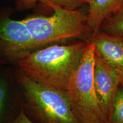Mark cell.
<instances>
[{"mask_svg":"<svg viewBox=\"0 0 123 123\" xmlns=\"http://www.w3.org/2000/svg\"><path fill=\"white\" fill-rule=\"evenodd\" d=\"M86 44H51L21 56L15 66L36 82L66 93Z\"/></svg>","mask_w":123,"mask_h":123,"instance_id":"obj_1","label":"cell"},{"mask_svg":"<svg viewBox=\"0 0 123 123\" xmlns=\"http://www.w3.org/2000/svg\"><path fill=\"white\" fill-rule=\"evenodd\" d=\"M23 99V111L34 123H78L67 94L36 82L14 68Z\"/></svg>","mask_w":123,"mask_h":123,"instance_id":"obj_2","label":"cell"},{"mask_svg":"<svg viewBox=\"0 0 123 123\" xmlns=\"http://www.w3.org/2000/svg\"><path fill=\"white\" fill-rule=\"evenodd\" d=\"M95 49L86 44L79 66L66 91L71 108L78 123H111L100 102L93 83Z\"/></svg>","mask_w":123,"mask_h":123,"instance_id":"obj_3","label":"cell"},{"mask_svg":"<svg viewBox=\"0 0 123 123\" xmlns=\"http://www.w3.org/2000/svg\"><path fill=\"white\" fill-rule=\"evenodd\" d=\"M54 10L49 17L34 16L22 19L37 49L72 38H80L87 30L86 18L80 12L46 3Z\"/></svg>","mask_w":123,"mask_h":123,"instance_id":"obj_4","label":"cell"},{"mask_svg":"<svg viewBox=\"0 0 123 123\" xmlns=\"http://www.w3.org/2000/svg\"><path fill=\"white\" fill-rule=\"evenodd\" d=\"M37 50L23 20H15L0 13V58L15 65L26 54Z\"/></svg>","mask_w":123,"mask_h":123,"instance_id":"obj_5","label":"cell"},{"mask_svg":"<svg viewBox=\"0 0 123 123\" xmlns=\"http://www.w3.org/2000/svg\"><path fill=\"white\" fill-rule=\"evenodd\" d=\"M10 64L0 66V123H14L23 109V99Z\"/></svg>","mask_w":123,"mask_h":123,"instance_id":"obj_6","label":"cell"},{"mask_svg":"<svg viewBox=\"0 0 123 123\" xmlns=\"http://www.w3.org/2000/svg\"><path fill=\"white\" fill-rule=\"evenodd\" d=\"M123 75L108 64L95 52L93 83L97 96L107 114L111 119L113 100L121 83Z\"/></svg>","mask_w":123,"mask_h":123,"instance_id":"obj_7","label":"cell"},{"mask_svg":"<svg viewBox=\"0 0 123 123\" xmlns=\"http://www.w3.org/2000/svg\"><path fill=\"white\" fill-rule=\"evenodd\" d=\"M95 52L123 76V38L102 32L93 35Z\"/></svg>","mask_w":123,"mask_h":123,"instance_id":"obj_8","label":"cell"},{"mask_svg":"<svg viewBox=\"0 0 123 123\" xmlns=\"http://www.w3.org/2000/svg\"><path fill=\"white\" fill-rule=\"evenodd\" d=\"M88 4L86 26L93 35L100 31L101 24L106 18L122 7L123 0H88Z\"/></svg>","mask_w":123,"mask_h":123,"instance_id":"obj_9","label":"cell"},{"mask_svg":"<svg viewBox=\"0 0 123 123\" xmlns=\"http://www.w3.org/2000/svg\"><path fill=\"white\" fill-rule=\"evenodd\" d=\"M100 27L103 33L123 36V7L106 18Z\"/></svg>","mask_w":123,"mask_h":123,"instance_id":"obj_10","label":"cell"},{"mask_svg":"<svg viewBox=\"0 0 123 123\" xmlns=\"http://www.w3.org/2000/svg\"><path fill=\"white\" fill-rule=\"evenodd\" d=\"M111 123H123V85L121 84L113 100Z\"/></svg>","mask_w":123,"mask_h":123,"instance_id":"obj_11","label":"cell"},{"mask_svg":"<svg viewBox=\"0 0 123 123\" xmlns=\"http://www.w3.org/2000/svg\"><path fill=\"white\" fill-rule=\"evenodd\" d=\"M44 4L46 3H52L60 6L63 5H75L86 3L88 4V0H43L42 1Z\"/></svg>","mask_w":123,"mask_h":123,"instance_id":"obj_12","label":"cell"},{"mask_svg":"<svg viewBox=\"0 0 123 123\" xmlns=\"http://www.w3.org/2000/svg\"><path fill=\"white\" fill-rule=\"evenodd\" d=\"M14 123H34L29 119V117L24 113V111H21V113H19V116L17 118Z\"/></svg>","mask_w":123,"mask_h":123,"instance_id":"obj_13","label":"cell"},{"mask_svg":"<svg viewBox=\"0 0 123 123\" xmlns=\"http://www.w3.org/2000/svg\"><path fill=\"white\" fill-rule=\"evenodd\" d=\"M5 64H9L7 63L5 61V60L2 59V58H0V66L5 65Z\"/></svg>","mask_w":123,"mask_h":123,"instance_id":"obj_14","label":"cell"},{"mask_svg":"<svg viewBox=\"0 0 123 123\" xmlns=\"http://www.w3.org/2000/svg\"><path fill=\"white\" fill-rule=\"evenodd\" d=\"M26 1H28V2H36V1H42L43 0H26Z\"/></svg>","mask_w":123,"mask_h":123,"instance_id":"obj_15","label":"cell"},{"mask_svg":"<svg viewBox=\"0 0 123 123\" xmlns=\"http://www.w3.org/2000/svg\"><path fill=\"white\" fill-rule=\"evenodd\" d=\"M121 84H122V85H123V78H122V80H121Z\"/></svg>","mask_w":123,"mask_h":123,"instance_id":"obj_16","label":"cell"},{"mask_svg":"<svg viewBox=\"0 0 123 123\" xmlns=\"http://www.w3.org/2000/svg\"><path fill=\"white\" fill-rule=\"evenodd\" d=\"M122 37H123V36H122Z\"/></svg>","mask_w":123,"mask_h":123,"instance_id":"obj_17","label":"cell"},{"mask_svg":"<svg viewBox=\"0 0 123 123\" xmlns=\"http://www.w3.org/2000/svg\"><path fill=\"white\" fill-rule=\"evenodd\" d=\"M122 7H123V6H122Z\"/></svg>","mask_w":123,"mask_h":123,"instance_id":"obj_18","label":"cell"}]
</instances>
